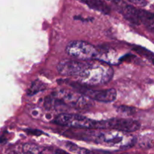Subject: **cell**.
Segmentation results:
<instances>
[{"mask_svg":"<svg viewBox=\"0 0 154 154\" xmlns=\"http://www.w3.org/2000/svg\"><path fill=\"white\" fill-rule=\"evenodd\" d=\"M57 96H59L60 102L78 109H84L87 108L90 105L87 96L82 94H78L77 93H72L64 90L60 92Z\"/></svg>","mask_w":154,"mask_h":154,"instance_id":"cell-8","label":"cell"},{"mask_svg":"<svg viewBox=\"0 0 154 154\" xmlns=\"http://www.w3.org/2000/svg\"><path fill=\"white\" fill-rule=\"evenodd\" d=\"M81 139L119 148H129L136 143V138L129 132L106 129L102 131H86L79 135Z\"/></svg>","mask_w":154,"mask_h":154,"instance_id":"cell-2","label":"cell"},{"mask_svg":"<svg viewBox=\"0 0 154 154\" xmlns=\"http://www.w3.org/2000/svg\"><path fill=\"white\" fill-rule=\"evenodd\" d=\"M66 53L69 56L80 60L94 59L97 54V48L84 41H72L66 47Z\"/></svg>","mask_w":154,"mask_h":154,"instance_id":"cell-5","label":"cell"},{"mask_svg":"<svg viewBox=\"0 0 154 154\" xmlns=\"http://www.w3.org/2000/svg\"><path fill=\"white\" fill-rule=\"evenodd\" d=\"M81 94L84 95L89 99L98 101L101 102H112L117 98V91L114 89L111 88L108 90H92V89L77 87Z\"/></svg>","mask_w":154,"mask_h":154,"instance_id":"cell-6","label":"cell"},{"mask_svg":"<svg viewBox=\"0 0 154 154\" xmlns=\"http://www.w3.org/2000/svg\"><path fill=\"white\" fill-rule=\"evenodd\" d=\"M77 1L84 3L90 8L105 14H109L111 12V8L109 6L102 0H77Z\"/></svg>","mask_w":154,"mask_h":154,"instance_id":"cell-10","label":"cell"},{"mask_svg":"<svg viewBox=\"0 0 154 154\" xmlns=\"http://www.w3.org/2000/svg\"><path fill=\"white\" fill-rule=\"evenodd\" d=\"M66 147H68L70 151L74 152V153H90V151L85 149L81 148V147H78L77 145H75V144L71 142H68L66 144Z\"/></svg>","mask_w":154,"mask_h":154,"instance_id":"cell-14","label":"cell"},{"mask_svg":"<svg viewBox=\"0 0 154 154\" xmlns=\"http://www.w3.org/2000/svg\"><path fill=\"white\" fill-rule=\"evenodd\" d=\"M135 50L136 52L138 53V54H141V55H143V56H145L147 59H149V60H150V62H151V63H153V53L150 52V51H147V50H146L145 48H139V47H136V48H135Z\"/></svg>","mask_w":154,"mask_h":154,"instance_id":"cell-15","label":"cell"},{"mask_svg":"<svg viewBox=\"0 0 154 154\" xmlns=\"http://www.w3.org/2000/svg\"><path fill=\"white\" fill-rule=\"evenodd\" d=\"M114 5L117 10L121 14L123 17L135 25L141 24L139 18V10L131 5L127 4L123 0H107Z\"/></svg>","mask_w":154,"mask_h":154,"instance_id":"cell-7","label":"cell"},{"mask_svg":"<svg viewBox=\"0 0 154 154\" xmlns=\"http://www.w3.org/2000/svg\"><path fill=\"white\" fill-rule=\"evenodd\" d=\"M57 71L63 76L75 78L85 86L104 85L110 82L114 75V70L110 65L96 60H65L58 63Z\"/></svg>","mask_w":154,"mask_h":154,"instance_id":"cell-1","label":"cell"},{"mask_svg":"<svg viewBox=\"0 0 154 154\" xmlns=\"http://www.w3.org/2000/svg\"><path fill=\"white\" fill-rule=\"evenodd\" d=\"M141 128V124L133 119L111 118L106 120H96V129H113L124 132H133Z\"/></svg>","mask_w":154,"mask_h":154,"instance_id":"cell-3","label":"cell"},{"mask_svg":"<svg viewBox=\"0 0 154 154\" xmlns=\"http://www.w3.org/2000/svg\"><path fill=\"white\" fill-rule=\"evenodd\" d=\"M127 1L140 7H144L147 4V0H127Z\"/></svg>","mask_w":154,"mask_h":154,"instance_id":"cell-17","label":"cell"},{"mask_svg":"<svg viewBox=\"0 0 154 154\" xmlns=\"http://www.w3.org/2000/svg\"><path fill=\"white\" fill-rule=\"evenodd\" d=\"M95 60L103 62L108 65H117L121 60L115 50L107 47L97 48V54Z\"/></svg>","mask_w":154,"mask_h":154,"instance_id":"cell-9","label":"cell"},{"mask_svg":"<svg viewBox=\"0 0 154 154\" xmlns=\"http://www.w3.org/2000/svg\"><path fill=\"white\" fill-rule=\"evenodd\" d=\"M54 122L61 126L79 129H96V120L73 114H60L56 117Z\"/></svg>","mask_w":154,"mask_h":154,"instance_id":"cell-4","label":"cell"},{"mask_svg":"<svg viewBox=\"0 0 154 154\" xmlns=\"http://www.w3.org/2000/svg\"><path fill=\"white\" fill-rule=\"evenodd\" d=\"M23 151L28 153H39L43 152V148L34 144H26L23 146Z\"/></svg>","mask_w":154,"mask_h":154,"instance_id":"cell-12","label":"cell"},{"mask_svg":"<svg viewBox=\"0 0 154 154\" xmlns=\"http://www.w3.org/2000/svg\"><path fill=\"white\" fill-rule=\"evenodd\" d=\"M139 18L141 23H143L151 32H153L154 29V20L153 14L151 12L147 11L139 10Z\"/></svg>","mask_w":154,"mask_h":154,"instance_id":"cell-11","label":"cell"},{"mask_svg":"<svg viewBox=\"0 0 154 154\" xmlns=\"http://www.w3.org/2000/svg\"><path fill=\"white\" fill-rule=\"evenodd\" d=\"M117 111H120L121 113H124V114H133L134 111H135V108H131V107H128V106H120L118 108H117Z\"/></svg>","mask_w":154,"mask_h":154,"instance_id":"cell-16","label":"cell"},{"mask_svg":"<svg viewBox=\"0 0 154 154\" xmlns=\"http://www.w3.org/2000/svg\"><path fill=\"white\" fill-rule=\"evenodd\" d=\"M43 90H45V85L41 81L40 82L39 81H35V82L33 83L32 87L29 89L27 93L29 95H34L36 93H38V92L42 91Z\"/></svg>","mask_w":154,"mask_h":154,"instance_id":"cell-13","label":"cell"}]
</instances>
